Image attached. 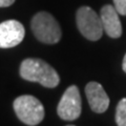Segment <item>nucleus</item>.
I'll use <instances>...</instances> for the list:
<instances>
[{"mask_svg":"<svg viewBox=\"0 0 126 126\" xmlns=\"http://www.w3.org/2000/svg\"><path fill=\"white\" fill-rule=\"evenodd\" d=\"M20 76L26 81L37 82L44 87L54 88L60 82L56 69H54L48 63L37 58H27L20 64Z\"/></svg>","mask_w":126,"mask_h":126,"instance_id":"obj_1","label":"nucleus"},{"mask_svg":"<svg viewBox=\"0 0 126 126\" xmlns=\"http://www.w3.org/2000/svg\"><path fill=\"white\" fill-rule=\"evenodd\" d=\"M32 31L40 42L55 44L61 39V29L58 21L47 12H39L31 22Z\"/></svg>","mask_w":126,"mask_h":126,"instance_id":"obj_2","label":"nucleus"},{"mask_svg":"<svg viewBox=\"0 0 126 126\" xmlns=\"http://www.w3.org/2000/svg\"><path fill=\"white\" fill-rule=\"evenodd\" d=\"M13 106L18 119L26 125L35 126L44 118V107L42 103L31 94L16 98Z\"/></svg>","mask_w":126,"mask_h":126,"instance_id":"obj_3","label":"nucleus"},{"mask_svg":"<svg viewBox=\"0 0 126 126\" xmlns=\"http://www.w3.org/2000/svg\"><path fill=\"white\" fill-rule=\"evenodd\" d=\"M76 21L79 32L90 41H97L103 35L101 17L89 6H81L77 11Z\"/></svg>","mask_w":126,"mask_h":126,"instance_id":"obj_4","label":"nucleus"},{"mask_svg":"<svg viewBox=\"0 0 126 126\" xmlns=\"http://www.w3.org/2000/svg\"><path fill=\"white\" fill-rule=\"evenodd\" d=\"M82 101L80 92L76 85L69 86L64 92L61 100L59 101L57 112L62 120L74 121L78 119L81 115Z\"/></svg>","mask_w":126,"mask_h":126,"instance_id":"obj_5","label":"nucleus"},{"mask_svg":"<svg viewBox=\"0 0 126 126\" xmlns=\"http://www.w3.org/2000/svg\"><path fill=\"white\" fill-rule=\"evenodd\" d=\"M24 26L17 20L0 23V48H11L20 44L24 39Z\"/></svg>","mask_w":126,"mask_h":126,"instance_id":"obj_6","label":"nucleus"},{"mask_svg":"<svg viewBox=\"0 0 126 126\" xmlns=\"http://www.w3.org/2000/svg\"><path fill=\"white\" fill-rule=\"evenodd\" d=\"M85 94L93 111L102 113L109 106V98L103 86L98 82H89L85 87Z\"/></svg>","mask_w":126,"mask_h":126,"instance_id":"obj_7","label":"nucleus"},{"mask_svg":"<svg viewBox=\"0 0 126 126\" xmlns=\"http://www.w3.org/2000/svg\"><path fill=\"white\" fill-rule=\"evenodd\" d=\"M101 20L103 30L110 38H119L122 35V24L119 19V13L115 6L106 4L101 9Z\"/></svg>","mask_w":126,"mask_h":126,"instance_id":"obj_8","label":"nucleus"},{"mask_svg":"<svg viewBox=\"0 0 126 126\" xmlns=\"http://www.w3.org/2000/svg\"><path fill=\"white\" fill-rule=\"evenodd\" d=\"M116 122L118 126H126V98H123L117 105Z\"/></svg>","mask_w":126,"mask_h":126,"instance_id":"obj_9","label":"nucleus"},{"mask_svg":"<svg viewBox=\"0 0 126 126\" xmlns=\"http://www.w3.org/2000/svg\"><path fill=\"white\" fill-rule=\"evenodd\" d=\"M115 9L120 15L126 16V0H113Z\"/></svg>","mask_w":126,"mask_h":126,"instance_id":"obj_10","label":"nucleus"},{"mask_svg":"<svg viewBox=\"0 0 126 126\" xmlns=\"http://www.w3.org/2000/svg\"><path fill=\"white\" fill-rule=\"evenodd\" d=\"M15 0H0V7H7L12 5Z\"/></svg>","mask_w":126,"mask_h":126,"instance_id":"obj_11","label":"nucleus"},{"mask_svg":"<svg viewBox=\"0 0 126 126\" xmlns=\"http://www.w3.org/2000/svg\"><path fill=\"white\" fill-rule=\"evenodd\" d=\"M122 68H123V70L126 73V54H125L124 59H123V63H122Z\"/></svg>","mask_w":126,"mask_h":126,"instance_id":"obj_12","label":"nucleus"},{"mask_svg":"<svg viewBox=\"0 0 126 126\" xmlns=\"http://www.w3.org/2000/svg\"><path fill=\"white\" fill-rule=\"evenodd\" d=\"M66 126H75V125H66Z\"/></svg>","mask_w":126,"mask_h":126,"instance_id":"obj_13","label":"nucleus"}]
</instances>
